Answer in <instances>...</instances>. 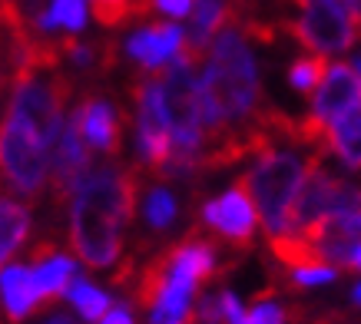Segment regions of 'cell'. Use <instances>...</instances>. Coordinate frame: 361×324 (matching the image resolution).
<instances>
[{
  "label": "cell",
  "instance_id": "1",
  "mask_svg": "<svg viewBox=\"0 0 361 324\" xmlns=\"http://www.w3.org/2000/svg\"><path fill=\"white\" fill-rule=\"evenodd\" d=\"M265 106L259 66L239 27H222L212 44L202 76L196 80V109L202 126V149H216L249 126Z\"/></svg>",
  "mask_w": 361,
  "mask_h": 324
},
{
  "label": "cell",
  "instance_id": "2",
  "mask_svg": "<svg viewBox=\"0 0 361 324\" xmlns=\"http://www.w3.org/2000/svg\"><path fill=\"white\" fill-rule=\"evenodd\" d=\"M140 173L113 162L90 166L70 192V245L90 268H110L123 251L120 232L136 218Z\"/></svg>",
  "mask_w": 361,
  "mask_h": 324
},
{
  "label": "cell",
  "instance_id": "3",
  "mask_svg": "<svg viewBox=\"0 0 361 324\" xmlns=\"http://www.w3.org/2000/svg\"><path fill=\"white\" fill-rule=\"evenodd\" d=\"M312 156H322V152H312L298 139V119H292L265 149L252 156V169L239 179L242 189H249L245 195L252 199L255 218H262L269 238L285 235L288 206H292L298 185L305 179Z\"/></svg>",
  "mask_w": 361,
  "mask_h": 324
},
{
  "label": "cell",
  "instance_id": "4",
  "mask_svg": "<svg viewBox=\"0 0 361 324\" xmlns=\"http://www.w3.org/2000/svg\"><path fill=\"white\" fill-rule=\"evenodd\" d=\"M199 60L202 56L183 44L169 56L166 70L159 73V103H163L166 130H169V139H173V149L179 152L202 149V126H199V109H196Z\"/></svg>",
  "mask_w": 361,
  "mask_h": 324
},
{
  "label": "cell",
  "instance_id": "5",
  "mask_svg": "<svg viewBox=\"0 0 361 324\" xmlns=\"http://www.w3.org/2000/svg\"><path fill=\"white\" fill-rule=\"evenodd\" d=\"M302 17L285 30L315 56L345 54L358 40V0H292Z\"/></svg>",
  "mask_w": 361,
  "mask_h": 324
},
{
  "label": "cell",
  "instance_id": "6",
  "mask_svg": "<svg viewBox=\"0 0 361 324\" xmlns=\"http://www.w3.org/2000/svg\"><path fill=\"white\" fill-rule=\"evenodd\" d=\"M338 212H358V189L325 169V156H312L305 169V179L298 185L295 199L288 206V235H302L322 218L338 216Z\"/></svg>",
  "mask_w": 361,
  "mask_h": 324
},
{
  "label": "cell",
  "instance_id": "7",
  "mask_svg": "<svg viewBox=\"0 0 361 324\" xmlns=\"http://www.w3.org/2000/svg\"><path fill=\"white\" fill-rule=\"evenodd\" d=\"M47 142L30 123L17 116L0 119V182L13 192L37 199L47 185Z\"/></svg>",
  "mask_w": 361,
  "mask_h": 324
},
{
  "label": "cell",
  "instance_id": "8",
  "mask_svg": "<svg viewBox=\"0 0 361 324\" xmlns=\"http://www.w3.org/2000/svg\"><path fill=\"white\" fill-rule=\"evenodd\" d=\"M133 99H136V146H140V159L149 166V173H156L173 152L163 103H159V76L136 80L133 83Z\"/></svg>",
  "mask_w": 361,
  "mask_h": 324
},
{
  "label": "cell",
  "instance_id": "9",
  "mask_svg": "<svg viewBox=\"0 0 361 324\" xmlns=\"http://www.w3.org/2000/svg\"><path fill=\"white\" fill-rule=\"evenodd\" d=\"M202 222L219 238L232 242V249H249L252 235H255V208H252V199L245 195L242 182H235L219 199H209L202 206Z\"/></svg>",
  "mask_w": 361,
  "mask_h": 324
},
{
  "label": "cell",
  "instance_id": "10",
  "mask_svg": "<svg viewBox=\"0 0 361 324\" xmlns=\"http://www.w3.org/2000/svg\"><path fill=\"white\" fill-rule=\"evenodd\" d=\"M77 126L80 139L87 142V149L103 152V156H120L123 149V109L113 106L110 99L83 96L77 109L70 113Z\"/></svg>",
  "mask_w": 361,
  "mask_h": 324
},
{
  "label": "cell",
  "instance_id": "11",
  "mask_svg": "<svg viewBox=\"0 0 361 324\" xmlns=\"http://www.w3.org/2000/svg\"><path fill=\"white\" fill-rule=\"evenodd\" d=\"M361 99L358 87V63H331L322 76V83L315 87V99H312V119H318L322 126L335 123L345 113H355Z\"/></svg>",
  "mask_w": 361,
  "mask_h": 324
},
{
  "label": "cell",
  "instance_id": "12",
  "mask_svg": "<svg viewBox=\"0 0 361 324\" xmlns=\"http://www.w3.org/2000/svg\"><path fill=\"white\" fill-rule=\"evenodd\" d=\"M183 37L186 33L179 30L176 23H149V27L136 30L126 40V54L146 70H156V66L169 63V56L183 46Z\"/></svg>",
  "mask_w": 361,
  "mask_h": 324
},
{
  "label": "cell",
  "instance_id": "13",
  "mask_svg": "<svg viewBox=\"0 0 361 324\" xmlns=\"http://www.w3.org/2000/svg\"><path fill=\"white\" fill-rule=\"evenodd\" d=\"M0 294H4V308L13 324H20L30 311H37V288H33L30 271L23 265H7L0 271Z\"/></svg>",
  "mask_w": 361,
  "mask_h": 324
},
{
  "label": "cell",
  "instance_id": "14",
  "mask_svg": "<svg viewBox=\"0 0 361 324\" xmlns=\"http://www.w3.org/2000/svg\"><path fill=\"white\" fill-rule=\"evenodd\" d=\"M77 275V261L70 258V255H50V258L37 261V271H30L33 278V288H37V311L47 308V304H54L56 298H63L66 285L70 278Z\"/></svg>",
  "mask_w": 361,
  "mask_h": 324
},
{
  "label": "cell",
  "instance_id": "15",
  "mask_svg": "<svg viewBox=\"0 0 361 324\" xmlns=\"http://www.w3.org/2000/svg\"><path fill=\"white\" fill-rule=\"evenodd\" d=\"M325 152L338 156L345 169H358V109L325 126Z\"/></svg>",
  "mask_w": 361,
  "mask_h": 324
},
{
  "label": "cell",
  "instance_id": "16",
  "mask_svg": "<svg viewBox=\"0 0 361 324\" xmlns=\"http://www.w3.org/2000/svg\"><path fill=\"white\" fill-rule=\"evenodd\" d=\"M27 235H30V212L0 192V261L11 258V251L20 249Z\"/></svg>",
  "mask_w": 361,
  "mask_h": 324
},
{
  "label": "cell",
  "instance_id": "17",
  "mask_svg": "<svg viewBox=\"0 0 361 324\" xmlns=\"http://www.w3.org/2000/svg\"><path fill=\"white\" fill-rule=\"evenodd\" d=\"M66 298L73 301V308L80 311V318H87V321H99L103 314L113 308V298L106 292H99V288H93L83 275H73L70 278V285H66Z\"/></svg>",
  "mask_w": 361,
  "mask_h": 324
},
{
  "label": "cell",
  "instance_id": "18",
  "mask_svg": "<svg viewBox=\"0 0 361 324\" xmlns=\"http://www.w3.org/2000/svg\"><path fill=\"white\" fill-rule=\"evenodd\" d=\"M142 216H146L149 228L166 232L176 222V216H179V202H176V195L166 185H156L153 192L146 195V202H142Z\"/></svg>",
  "mask_w": 361,
  "mask_h": 324
},
{
  "label": "cell",
  "instance_id": "19",
  "mask_svg": "<svg viewBox=\"0 0 361 324\" xmlns=\"http://www.w3.org/2000/svg\"><path fill=\"white\" fill-rule=\"evenodd\" d=\"M325 70H329L325 56H298L295 63L288 66V83H292L295 93H312L322 83Z\"/></svg>",
  "mask_w": 361,
  "mask_h": 324
},
{
  "label": "cell",
  "instance_id": "20",
  "mask_svg": "<svg viewBox=\"0 0 361 324\" xmlns=\"http://www.w3.org/2000/svg\"><path fill=\"white\" fill-rule=\"evenodd\" d=\"M47 13H50V20H54L56 30L66 27L70 33H80L87 27V7H83V0H54V4L47 7Z\"/></svg>",
  "mask_w": 361,
  "mask_h": 324
},
{
  "label": "cell",
  "instance_id": "21",
  "mask_svg": "<svg viewBox=\"0 0 361 324\" xmlns=\"http://www.w3.org/2000/svg\"><path fill=\"white\" fill-rule=\"evenodd\" d=\"M295 318H302V308H282V304L262 298L252 308V314H245V324H288Z\"/></svg>",
  "mask_w": 361,
  "mask_h": 324
},
{
  "label": "cell",
  "instance_id": "22",
  "mask_svg": "<svg viewBox=\"0 0 361 324\" xmlns=\"http://www.w3.org/2000/svg\"><path fill=\"white\" fill-rule=\"evenodd\" d=\"M341 271H335L331 265H305V268H292L288 271V278L295 288H312V285H329L335 281Z\"/></svg>",
  "mask_w": 361,
  "mask_h": 324
},
{
  "label": "cell",
  "instance_id": "23",
  "mask_svg": "<svg viewBox=\"0 0 361 324\" xmlns=\"http://www.w3.org/2000/svg\"><path fill=\"white\" fill-rule=\"evenodd\" d=\"M219 314L226 318V324H245V311H242L239 298H235L232 292L219 294Z\"/></svg>",
  "mask_w": 361,
  "mask_h": 324
},
{
  "label": "cell",
  "instance_id": "24",
  "mask_svg": "<svg viewBox=\"0 0 361 324\" xmlns=\"http://www.w3.org/2000/svg\"><path fill=\"white\" fill-rule=\"evenodd\" d=\"M199 324H222V314H219V298H199Z\"/></svg>",
  "mask_w": 361,
  "mask_h": 324
},
{
  "label": "cell",
  "instance_id": "25",
  "mask_svg": "<svg viewBox=\"0 0 361 324\" xmlns=\"http://www.w3.org/2000/svg\"><path fill=\"white\" fill-rule=\"evenodd\" d=\"M153 11H163L169 17H186L192 11V0H153Z\"/></svg>",
  "mask_w": 361,
  "mask_h": 324
},
{
  "label": "cell",
  "instance_id": "26",
  "mask_svg": "<svg viewBox=\"0 0 361 324\" xmlns=\"http://www.w3.org/2000/svg\"><path fill=\"white\" fill-rule=\"evenodd\" d=\"M99 324H133V314H130V308L116 304V308H110V311L99 318Z\"/></svg>",
  "mask_w": 361,
  "mask_h": 324
},
{
  "label": "cell",
  "instance_id": "27",
  "mask_svg": "<svg viewBox=\"0 0 361 324\" xmlns=\"http://www.w3.org/2000/svg\"><path fill=\"white\" fill-rule=\"evenodd\" d=\"M47 324H77V321H73L70 314H56V318H50V321H47Z\"/></svg>",
  "mask_w": 361,
  "mask_h": 324
},
{
  "label": "cell",
  "instance_id": "28",
  "mask_svg": "<svg viewBox=\"0 0 361 324\" xmlns=\"http://www.w3.org/2000/svg\"><path fill=\"white\" fill-rule=\"evenodd\" d=\"M0 4H17V0H0Z\"/></svg>",
  "mask_w": 361,
  "mask_h": 324
}]
</instances>
